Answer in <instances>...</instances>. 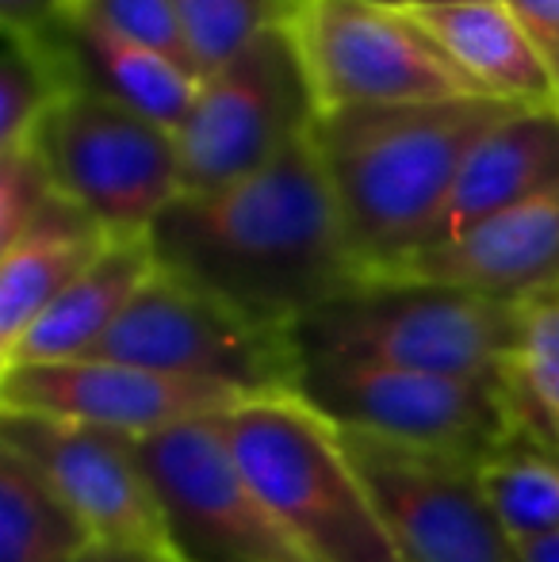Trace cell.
I'll list each match as a JSON object with an SVG mask.
<instances>
[{
  "mask_svg": "<svg viewBox=\"0 0 559 562\" xmlns=\"http://www.w3.org/2000/svg\"><path fill=\"white\" fill-rule=\"evenodd\" d=\"M552 77H556V108H559V54L552 58Z\"/></svg>",
  "mask_w": 559,
  "mask_h": 562,
  "instance_id": "cell-32",
  "label": "cell"
},
{
  "mask_svg": "<svg viewBox=\"0 0 559 562\" xmlns=\"http://www.w3.org/2000/svg\"><path fill=\"white\" fill-rule=\"evenodd\" d=\"M154 272L157 257L149 237H112V245L31 322L27 334L0 360V371L15 363H62L92 356Z\"/></svg>",
  "mask_w": 559,
  "mask_h": 562,
  "instance_id": "cell-16",
  "label": "cell"
},
{
  "mask_svg": "<svg viewBox=\"0 0 559 562\" xmlns=\"http://www.w3.org/2000/svg\"><path fill=\"white\" fill-rule=\"evenodd\" d=\"M92 543L51 482L0 445V562H77Z\"/></svg>",
  "mask_w": 559,
  "mask_h": 562,
  "instance_id": "cell-20",
  "label": "cell"
},
{
  "mask_svg": "<svg viewBox=\"0 0 559 562\" xmlns=\"http://www.w3.org/2000/svg\"><path fill=\"white\" fill-rule=\"evenodd\" d=\"M58 195L35 146L0 149V249H8Z\"/></svg>",
  "mask_w": 559,
  "mask_h": 562,
  "instance_id": "cell-25",
  "label": "cell"
},
{
  "mask_svg": "<svg viewBox=\"0 0 559 562\" xmlns=\"http://www.w3.org/2000/svg\"><path fill=\"white\" fill-rule=\"evenodd\" d=\"M77 562H177L172 555H157V551L138 548H115V543H92Z\"/></svg>",
  "mask_w": 559,
  "mask_h": 562,
  "instance_id": "cell-29",
  "label": "cell"
},
{
  "mask_svg": "<svg viewBox=\"0 0 559 562\" xmlns=\"http://www.w3.org/2000/svg\"><path fill=\"white\" fill-rule=\"evenodd\" d=\"M81 89L74 61L54 31H4L0 61V149L27 146L46 115Z\"/></svg>",
  "mask_w": 559,
  "mask_h": 562,
  "instance_id": "cell-21",
  "label": "cell"
},
{
  "mask_svg": "<svg viewBox=\"0 0 559 562\" xmlns=\"http://www.w3.org/2000/svg\"><path fill=\"white\" fill-rule=\"evenodd\" d=\"M92 356L223 386L242 398H283L299 386L295 329L272 326L157 268Z\"/></svg>",
  "mask_w": 559,
  "mask_h": 562,
  "instance_id": "cell-5",
  "label": "cell"
},
{
  "mask_svg": "<svg viewBox=\"0 0 559 562\" xmlns=\"http://www.w3.org/2000/svg\"><path fill=\"white\" fill-rule=\"evenodd\" d=\"M559 184V108H517L463 161L422 249L445 245ZM418 249V252H422Z\"/></svg>",
  "mask_w": 559,
  "mask_h": 562,
  "instance_id": "cell-15",
  "label": "cell"
},
{
  "mask_svg": "<svg viewBox=\"0 0 559 562\" xmlns=\"http://www.w3.org/2000/svg\"><path fill=\"white\" fill-rule=\"evenodd\" d=\"M372 4H411V0H372Z\"/></svg>",
  "mask_w": 559,
  "mask_h": 562,
  "instance_id": "cell-34",
  "label": "cell"
},
{
  "mask_svg": "<svg viewBox=\"0 0 559 562\" xmlns=\"http://www.w3.org/2000/svg\"><path fill=\"white\" fill-rule=\"evenodd\" d=\"M219 422L242 474L306 562H403L337 425L303 398H254Z\"/></svg>",
  "mask_w": 559,
  "mask_h": 562,
  "instance_id": "cell-3",
  "label": "cell"
},
{
  "mask_svg": "<svg viewBox=\"0 0 559 562\" xmlns=\"http://www.w3.org/2000/svg\"><path fill=\"white\" fill-rule=\"evenodd\" d=\"M440 50L468 74L483 97L517 108H556L552 61L545 58L517 15L499 4H406Z\"/></svg>",
  "mask_w": 559,
  "mask_h": 562,
  "instance_id": "cell-17",
  "label": "cell"
},
{
  "mask_svg": "<svg viewBox=\"0 0 559 562\" xmlns=\"http://www.w3.org/2000/svg\"><path fill=\"white\" fill-rule=\"evenodd\" d=\"M223 414L138 440L177 562H306L242 474Z\"/></svg>",
  "mask_w": 559,
  "mask_h": 562,
  "instance_id": "cell-10",
  "label": "cell"
},
{
  "mask_svg": "<svg viewBox=\"0 0 559 562\" xmlns=\"http://www.w3.org/2000/svg\"><path fill=\"white\" fill-rule=\"evenodd\" d=\"M74 8V0H0V23L4 31H54L66 12Z\"/></svg>",
  "mask_w": 559,
  "mask_h": 562,
  "instance_id": "cell-27",
  "label": "cell"
},
{
  "mask_svg": "<svg viewBox=\"0 0 559 562\" xmlns=\"http://www.w3.org/2000/svg\"><path fill=\"white\" fill-rule=\"evenodd\" d=\"M58 38L81 77V89H92L131 112L154 119L172 134L185 126L200 97V81L185 66L120 35L81 8H69L66 20L58 23Z\"/></svg>",
  "mask_w": 559,
  "mask_h": 562,
  "instance_id": "cell-19",
  "label": "cell"
},
{
  "mask_svg": "<svg viewBox=\"0 0 559 562\" xmlns=\"http://www.w3.org/2000/svg\"><path fill=\"white\" fill-rule=\"evenodd\" d=\"M27 146L74 207L112 237H149L185 195L177 134L92 89H74Z\"/></svg>",
  "mask_w": 559,
  "mask_h": 562,
  "instance_id": "cell-8",
  "label": "cell"
},
{
  "mask_svg": "<svg viewBox=\"0 0 559 562\" xmlns=\"http://www.w3.org/2000/svg\"><path fill=\"white\" fill-rule=\"evenodd\" d=\"M295 398L345 432L452 451L479 463L522 437L506 379L437 375L372 363H303Z\"/></svg>",
  "mask_w": 559,
  "mask_h": 562,
  "instance_id": "cell-6",
  "label": "cell"
},
{
  "mask_svg": "<svg viewBox=\"0 0 559 562\" xmlns=\"http://www.w3.org/2000/svg\"><path fill=\"white\" fill-rule=\"evenodd\" d=\"M172 8L200 85L231 66L265 31L291 23L283 0H172Z\"/></svg>",
  "mask_w": 559,
  "mask_h": 562,
  "instance_id": "cell-24",
  "label": "cell"
},
{
  "mask_svg": "<svg viewBox=\"0 0 559 562\" xmlns=\"http://www.w3.org/2000/svg\"><path fill=\"white\" fill-rule=\"evenodd\" d=\"M74 8L97 15L100 23H108L120 35L135 38V43L149 46V50L165 54L169 61L185 66L195 77L192 58L185 50V38H180V20L172 0H74ZM200 81V77H195Z\"/></svg>",
  "mask_w": 559,
  "mask_h": 562,
  "instance_id": "cell-26",
  "label": "cell"
},
{
  "mask_svg": "<svg viewBox=\"0 0 559 562\" xmlns=\"http://www.w3.org/2000/svg\"><path fill=\"white\" fill-rule=\"evenodd\" d=\"M506 8L552 61L559 54V0H506Z\"/></svg>",
  "mask_w": 559,
  "mask_h": 562,
  "instance_id": "cell-28",
  "label": "cell"
},
{
  "mask_svg": "<svg viewBox=\"0 0 559 562\" xmlns=\"http://www.w3.org/2000/svg\"><path fill=\"white\" fill-rule=\"evenodd\" d=\"M318 104L288 23L265 31L231 66L200 85L177 131L185 195L231 188L269 169L314 131Z\"/></svg>",
  "mask_w": 559,
  "mask_h": 562,
  "instance_id": "cell-9",
  "label": "cell"
},
{
  "mask_svg": "<svg viewBox=\"0 0 559 562\" xmlns=\"http://www.w3.org/2000/svg\"><path fill=\"white\" fill-rule=\"evenodd\" d=\"M525 306L418 280H368L295 326L303 363H372L506 379Z\"/></svg>",
  "mask_w": 559,
  "mask_h": 562,
  "instance_id": "cell-4",
  "label": "cell"
},
{
  "mask_svg": "<svg viewBox=\"0 0 559 562\" xmlns=\"http://www.w3.org/2000/svg\"><path fill=\"white\" fill-rule=\"evenodd\" d=\"M283 4H288V12H291V15H295V8H299V4H303V0H283Z\"/></svg>",
  "mask_w": 559,
  "mask_h": 562,
  "instance_id": "cell-33",
  "label": "cell"
},
{
  "mask_svg": "<svg viewBox=\"0 0 559 562\" xmlns=\"http://www.w3.org/2000/svg\"><path fill=\"white\" fill-rule=\"evenodd\" d=\"M149 245L157 268L288 329L368 283L314 131L238 184L180 195L149 229Z\"/></svg>",
  "mask_w": 559,
  "mask_h": 562,
  "instance_id": "cell-1",
  "label": "cell"
},
{
  "mask_svg": "<svg viewBox=\"0 0 559 562\" xmlns=\"http://www.w3.org/2000/svg\"><path fill=\"white\" fill-rule=\"evenodd\" d=\"M108 245L112 234L58 195L8 249H0V360Z\"/></svg>",
  "mask_w": 559,
  "mask_h": 562,
  "instance_id": "cell-18",
  "label": "cell"
},
{
  "mask_svg": "<svg viewBox=\"0 0 559 562\" xmlns=\"http://www.w3.org/2000/svg\"><path fill=\"white\" fill-rule=\"evenodd\" d=\"M514 112L491 97H460L318 115L314 146L365 280L422 249L471 149Z\"/></svg>",
  "mask_w": 559,
  "mask_h": 562,
  "instance_id": "cell-2",
  "label": "cell"
},
{
  "mask_svg": "<svg viewBox=\"0 0 559 562\" xmlns=\"http://www.w3.org/2000/svg\"><path fill=\"white\" fill-rule=\"evenodd\" d=\"M288 27L318 115L483 97L406 4L303 0Z\"/></svg>",
  "mask_w": 559,
  "mask_h": 562,
  "instance_id": "cell-7",
  "label": "cell"
},
{
  "mask_svg": "<svg viewBox=\"0 0 559 562\" xmlns=\"http://www.w3.org/2000/svg\"><path fill=\"white\" fill-rule=\"evenodd\" d=\"M414 8H437V4H499V0H411Z\"/></svg>",
  "mask_w": 559,
  "mask_h": 562,
  "instance_id": "cell-31",
  "label": "cell"
},
{
  "mask_svg": "<svg viewBox=\"0 0 559 562\" xmlns=\"http://www.w3.org/2000/svg\"><path fill=\"white\" fill-rule=\"evenodd\" d=\"M483 490L514 543L559 536V451L517 437L483 463Z\"/></svg>",
  "mask_w": 559,
  "mask_h": 562,
  "instance_id": "cell-22",
  "label": "cell"
},
{
  "mask_svg": "<svg viewBox=\"0 0 559 562\" xmlns=\"http://www.w3.org/2000/svg\"><path fill=\"white\" fill-rule=\"evenodd\" d=\"M0 445L51 482L97 543L172 555L138 437L43 414H4Z\"/></svg>",
  "mask_w": 559,
  "mask_h": 562,
  "instance_id": "cell-12",
  "label": "cell"
},
{
  "mask_svg": "<svg viewBox=\"0 0 559 562\" xmlns=\"http://www.w3.org/2000/svg\"><path fill=\"white\" fill-rule=\"evenodd\" d=\"M249 398L223 386L161 375L135 363L62 360V363H15L0 371V406L4 414H43L62 422L97 425V429L154 437L185 422L215 417L246 406Z\"/></svg>",
  "mask_w": 559,
  "mask_h": 562,
  "instance_id": "cell-13",
  "label": "cell"
},
{
  "mask_svg": "<svg viewBox=\"0 0 559 562\" xmlns=\"http://www.w3.org/2000/svg\"><path fill=\"white\" fill-rule=\"evenodd\" d=\"M380 280H418L529 306L559 295V184L445 245L406 257Z\"/></svg>",
  "mask_w": 559,
  "mask_h": 562,
  "instance_id": "cell-14",
  "label": "cell"
},
{
  "mask_svg": "<svg viewBox=\"0 0 559 562\" xmlns=\"http://www.w3.org/2000/svg\"><path fill=\"white\" fill-rule=\"evenodd\" d=\"M517 559L522 562H559V536L533 540V543H517Z\"/></svg>",
  "mask_w": 559,
  "mask_h": 562,
  "instance_id": "cell-30",
  "label": "cell"
},
{
  "mask_svg": "<svg viewBox=\"0 0 559 562\" xmlns=\"http://www.w3.org/2000/svg\"><path fill=\"white\" fill-rule=\"evenodd\" d=\"M522 432L559 451V295L525 306L522 345L506 371Z\"/></svg>",
  "mask_w": 559,
  "mask_h": 562,
  "instance_id": "cell-23",
  "label": "cell"
},
{
  "mask_svg": "<svg viewBox=\"0 0 559 562\" xmlns=\"http://www.w3.org/2000/svg\"><path fill=\"white\" fill-rule=\"evenodd\" d=\"M337 432L403 562H522L487 502L479 459Z\"/></svg>",
  "mask_w": 559,
  "mask_h": 562,
  "instance_id": "cell-11",
  "label": "cell"
}]
</instances>
